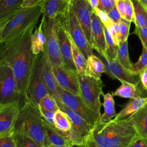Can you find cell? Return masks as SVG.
I'll return each instance as SVG.
<instances>
[{
  "label": "cell",
  "instance_id": "6da1fadb",
  "mask_svg": "<svg viewBox=\"0 0 147 147\" xmlns=\"http://www.w3.org/2000/svg\"><path fill=\"white\" fill-rule=\"evenodd\" d=\"M37 24H32L18 36L1 44L0 46V64L8 65L12 68L23 103L37 57L33 52L31 44Z\"/></svg>",
  "mask_w": 147,
  "mask_h": 147
},
{
  "label": "cell",
  "instance_id": "7a4b0ae2",
  "mask_svg": "<svg viewBox=\"0 0 147 147\" xmlns=\"http://www.w3.org/2000/svg\"><path fill=\"white\" fill-rule=\"evenodd\" d=\"M138 136L129 117L107 123L99 121L93 126L88 139L100 147H129Z\"/></svg>",
  "mask_w": 147,
  "mask_h": 147
},
{
  "label": "cell",
  "instance_id": "3957f363",
  "mask_svg": "<svg viewBox=\"0 0 147 147\" xmlns=\"http://www.w3.org/2000/svg\"><path fill=\"white\" fill-rule=\"evenodd\" d=\"M14 132L26 135L42 147L49 145L44 118L39 106L25 98L21 106L20 114L16 122Z\"/></svg>",
  "mask_w": 147,
  "mask_h": 147
},
{
  "label": "cell",
  "instance_id": "277c9868",
  "mask_svg": "<svg viewBox=\"0 0 147 147\" xmlns=\"http://www.w3.org/2000/svg\"><path fill=\"white\" fill-rule=\"evenodd\" d=\"M41 14V2L33 6L22 7L6 22L0 25V44L14 39L32 24L37 23Z\"/></svg>",
  "mask_w": 147,
  "mask_h": 147
},
{
  "label": "cell",
  "instance_id": "5b68a950",
  "mask_svg": "<svg viewBox=\"0 0 147 147\" xmlns=\"http://www.w3.org/2000/svg\"><path fill=\"white\" fill-rule=\"evenodd\" d=\"M80 96L86 106L100 117V97L105 84L101 79H96L88 75L78 74Z\"/></svg>",
  "mask_w": 147,
  "mask_h": 147
},
{
  "label": "cell",
  "instance_id": "8992f818",
  "mask_svg": "<svg viewBox=\"0 0 147 147\" xmlns=\"http://www.w3.org/2000/svg\"><path fill=\"white\" fill-rule=\"evenodd\" d=\"M60 18L65 30L68 32L74 41L79 48L86 59L93 54V49L89 43L84 32L71 6L67 13Z\"/></svg>",
  "mask_w": 147,
  "mask_h": 147
},
{
  "label": "cell",
  "instance_id": "52a82bcc",
  "mask_svg": "<svg viewBox=\"0 0 147 147\" xmlns=\"http://www.w3.org/2000/svg\"><path fill=\"white\" fill-rule=\"evenodd\" d=\"M45 37V51L52 66L64 65L57 33V20L43 17L41 19Z\"/></svg>",
  "mask_w": 147,
  "mask_h": 147
},
{
  "label": "cell",
  "instance_id": "ba28073f",
  "mask_svg": "<svg viewBox=\"0 0 147 147\" xmlns=\"http://www.w3.org/2000/svg\"><path fill=\"white\" fill-rule=\"evenodd\" d=\"M14 102L23 104L16 78L9 65L0 64V104Z\"/></svg>",
  "mask_w": 147,
  "mask_h": 147
},
{
  "label": "cell",
  "instance_id": "9c48e42d",
  "mask_svg": "<svg viewBox=\"0 0 147 147\" xmlns=\"http://www.w3.org/2000/svg\"><path fill=\"white\" fill-rule=\"evenodd\" d=\"M57 93L56 102H61L73 110L90 125L94 126L100 120V117L86 106L80 96L75 95L60 87H59Z\"/></svg>",
  "mask_w": 147,
  "mask_h": 147
},
{
  "label": "cell",
  "instance_id": "30bf717a",
  "mask_svg": "<svg viewBox=\"0 0 147 147\" xmlns=\"http://www.w3.org/2000/svg\"><path fill=\"white\" fill-rule=\"evenodd\" d=\"M42 67V52L37 55L25 98V99L28 98L38 106H39L40 102L42 98L49 94L44 82Z\"/></svg>",
  "mask_w": 147,
  "mask_h": 147
},
{
  "label": "cell",
  "instance_id": "8fae6325",
  "mask_svg": "<svg viewBox=\"0 0 147 147\" xmlns=\"http://www.w3.org/2000/svg\"><path fill=\"white\" fill-rule=\"evenodd\" d=\"M98 57L104 63L106 67L105 74L112 79L125 81L136 86L140 84L139 75L133 74L123 67L117 59H107L98 53Z\"/></svg>",
  "mask_w": 147,
  "mask_h": 147
},
{
  "label": "cell",
  "instance_id": "7c38bea8",
  "mask_svg": "<svg viewBox=\"0 0 147 147\" xmlns=\"http://www.w3.org/2000/svg\"><path fill=\"white\" fill-rule=\"evenodd\" d=\"M20 109V102L0 104V137L14 133Z\"/></svg>",
  "mask_w": 147,
  "mask_h": 147
},
{
  "label": "cell",
  "instance_id": "4fadbf2b",
  "mask_svg": "<svg viewBox=\"0 0 147 147\" xmlns=\"http://www.w3.org/2000/svg\"><path fill=\"white\" fill-rule=\"evenodd\" d=\"M52 67L59 86L75 95L80 96L78 72L64 65Z\"/></svg>",
  "mask_w": 147,
  "mask_h": 147
},
{
  "label": "cell",
  "instance_id": "5bb4252c",
  "mask_svg": "<svg viewBox=\"0 0 147 147\" xmlns=\"http://www.w3.org/2000/svg\"><path fill=\"white\" fill-rule=\"evenodd\" d=\"M71 6L91 45V21L94 13L92 7L86 0H71Z\"/></svg>",
  "mask_w": 147,
  "mask_h": 147
},
{
  "label": "cell",
  "instance_id": "9a60e30c",
  "mask_svg": "<svg viewBox=\"0 0 147 147\" xmlns=\"http://www.w3.org/2000/svg\"><path fill=\"white\" fill-rule=\"evenodd\" d=\"M56 20L57 37L64 65L74 71L78 72L73 60L71 41L67 36L63 22L60 18H56Z\"/></svg>",
  "mask_w": 147,
  "mask_h": 147
},
{
  "label": "cell",
  "instance_id": "2e32d148",
  "mask_svg": "<svg viewBox=\"0 0 147 147\" xmlns=\"http://www.w3.org/2000/svg\"><path fill=\"white\" fill-rule=\"evenodd\" d=\"M91 46L101 56L107 58V44L104 32L103 24L98 16L94 12L91 21Z\"/></svg>",
  "mask_w": 147,
  "mask_h": 147
},
{
  "label": "cell",
  "instance_id": "e0dca14e",
  "mask_svg": "<svg viewBox=\"0 0 147 147\" xmlns=\"http://www.w3.org/2000/svg\"><path fill=\"white\" fill-rule=\"evenodd\" d=\"M60 110L65 113L70 119L72 127L87 141L93 126L88 123L80 115L61 102H57Z\"/></svg>",
  "mask_w": 147,
  "mask_h": 147
},
{
  "label": "cell",
  "instance_id": "ac0fdd59",
  "mask_svg": "<svg viewBox=\"0 0 147 147\" xmlns=\"http://www.w3.org/2000/svg\"><path fill=\"white\" fill-rule=\"evenodd\" d=\"M71 0H42V16L56 18L65 14L69 8Z\"/></svg>",
  "mask_w": 147,
  "mask_h": 147
},
{
  "label": "cell",
  "instance_id": "d6986e66",
  "mask_svg": "<svg viewBox=\"0 0 147 147\" xmlns=\"http://www.w3.org/2000/svg\"><path fill=\"white\" fill-rule=\"evenodd\" d=\"M42 73L44 82L49 93L56 99L57 96V92L59 86L53 71L52 65L45 50L42 52Z\"/></svg>",
  "mask_w": 147,
  "mask_h": 147
},
{
  "label": "cell",
  "instance_id": "ffe728a7",
  "mask_svg": "<svg viewBox=\"0 0 147 147\" xmlns=\"http://www.w3.org/2000/svg\"><path fill=\"white\" fill-rule=\"evenodd\" d=\"M44 120L49 145L55 147H67L72 145L68 141V132L61 131L54 125H50L44 119Z\"/></svg>",
  "mask_w": 147,
  "mask_h": 147
},
{
  "label": "cell",
  "instance_id": "44dd1931",
  "mask_svg": "<svg viewBox=\"0 0 147 147\" xmlns=\"http://www.w3.org/2000/svg\"><path fill=\"white\" fill-rule=\"evenodd\" d=\"M24 0H0V25L22 8Z\"/></svg>",
  "mask_w": 147,
  "mask_h": 147
},
{
  "label": "cell",
  "instance_id": "7402d4cb",
  "mask_svg": "<svg viewBox=\"0 0 147 147\" xmlns=\"http://www.w3.org/2000/svg\"><path fill=\"white\" fill-rule=\"evenodd\" d=\"M129 117L133 122L138 135L147 141V103Z\"/></svg>",
  "mask_w": 147,
  "mask_h": 147
},
{
  "label": "cell",
  "instance_id": "603a6c76",
  "mask_svg": "<svg viewBox=\"0 0 147 147\" xmlns=\"http://www.w3.org/2000/svg\"><path fill=\"white\" fill-rule=\"evenodd\" d=\"M146 103L147 96H140L136 98L130 99L113 119H121L127 118Z\"/></svg>",
  "mask_w": 147,
  "mask_h": 147
},
{
  "label": "cell",
  "instance_id": "cb8c5ba5",
  "mask_svg": "<svg viewBox=\"0 0 147 147\" xmlns=\"http://www.w3.org/2000/svg\"><path fill=\"white\" fill-rule=\"evenodd\" d=\"M121 86L114 92H112L113 96H119L123 98L134 99L138 96H143L142 90L140 88V84L136 86L135 84L121 81Z\"/></svg>",
  "mask_w": 147,
  "mask_h": 147
},
{
  "label": "cell",
  "instance_id": "d4e9b609",
  "mask_svg": "<svg viewBox=\"0 0 147 147\" xmlns=\"http://www.w3.org/2000/svg\"><path fill=\"white\" fill-rule=\"evenodd\" d=\"M106 72V67L101 59L94 54L87 59L86 75L96 79H101L102 74Z\"/></svg>",
  "mask_w": 147,
  "mask_h": 147
},
{
  "label": "cell",
  "instance_id": "484cf974",
  "mask_svg": "<svg viewBox=\"0 0 147 147\" xmlns=\"http://www.w3.org/2000/svg\"><path fill=\"white\" fill-rule=\"evenodd\" d=\"M103 97V103L102 105L104 108V112L101 114L100 121L103 123H107L115 118L117 114L115 109V102L114 96L112 93L108 92L102 94Z\"/></svg>",
  "mask_w": 147,
  "mask_h": 147
},
{
  "label": "cell",
  "instance_id": "4316f807",
  "mask_svg": "<svg viewBox=\"0 0 147 147\" xmlns=\"http://www.w3.org/2000/svg\"><path fill=\"white\" fill-rule=\"evenodd\" d=\"M67 36L71 41L72 52V57L75 65L77 71L79 74L83 75L86 74V69H87V59L85 58L79 48L76 45L72 37L70 36L68 32L66 30Z\"/></svg>",
  "mask_w": 147,
  "mask_h": 147
},
{
  "label": "cell",
  "instance_id": "83f0119b",
  "mask_svg": "<svg viewBox=\"0 0 147 147\" xmlns=\"http://www.w3.org/2000/svg\"><path fill=\"white\" fill-rule=\"evenodd\" d=\"M32 48L34 55H37L45 50V37L42 29V24L41 21L37 28H35L31 38Z\"/></svg>",
  "mask_w": 147,
  "mask_h": 147
},
{
  "label": "cell",
  "instance_id": "f1b7e54d",
  "mask_svg": "<svg viewBox=\"0 0 147 147\" xmlns=\"http://www.w3.org/2000/svg\"><path fill=\"white\" fill-rule=\"evenodd\" d=\"M134 11V24L139 27H147V9L139 0H131Z\"/></svg>",
  "mask_w": 147,
  "mask_h": 147
},
{
  "label": "cell",
  "instance_id": "f546056e",
  "mask_svg": "<svg viewBox=\"0 0 147 147\" xmlns=\"http://www.w3.org/2000/svg\"><path fill=\"white\" fill-rule=\"evenodd\" d=\"M54 125L58 130L63 132H68L72 126L67 114L60 109L55 113Z\"/></svg>",
  "mask_w": 147,
  "mask_h": 147
},
{
  "label": "cell",
  "instance_id": "4dcf8cb0",
  "mask_svg": "<svg viewBox=\"0 0 147 147\" xmlns=\"http://www.w3.org/2000/svg\"><path fill=\"white\" fill-rule=\"evenodd\" d=\"M93 10H94V12L98 16L101 22H102V24L104 25V26L106 27V28L108 30V31L110 33L114 42L118 45L119 44L117 39L114 24L113 23V22L109 16L108 14L99 9L98 7L93 9Z\"/></svg>",
  "mask_w": 147,
  "mask_h": 147
},
{
  "label": "cell",
  "instance_id": "1f68e13d",
  "mask_svg": "<svg viewBox=\"0 0 147 147\" xmlns=\"http://www.w3.org/2000/svg\"><path fill=\"white\" fill-rule=\"evenodd\" d=\"M117 60L123 67L131 71L133 64L131 63L129 56L127 41L119 44Z\"/></svg>",
  "mask_w": 147,
  "mask_h": 147
},
{
  "label": "cell",
  "instance_id": "d6a6232c",
  "mask_svg": "<svg viewBox=\"0 0 147 147\" xmlns=\"http://www.w3.org/2000/svg\"><path fill=\"white\" fill-rule=\"evenodd\" d=\"M130 23V22L122 19L118 24H114L118 44L127 41L129 33Z\"/></svg>",
  "mask_w": 147,
  "mask_h": 147
},
{
  "label": "cell",
  "instance_id": "836d02e7",
  "mask_svg": "<svg viewBox=\"0 0 147 147\" xmlns=\"http://www.w3.org/2000/svg\"><path fill=\"white\" fill-rule=\"evenodd\" d=\"M106 41L107 44V59H117L118 45L114 42L110 33L103 25Z\"/></svg>",
  "mask_w": 147,
  "mask_h": 147
},
{
  "label": "cell",
  "instance_id": "e575fe53",
  "mask_svg": "<svg viewBox=\"0 0 147 147\" xmlns=\"http://www.w3.org/2000/svg\"><path fill=\"white\" fill-rule=\"evenodd\" d=\"M147 68V48L142 47V53L138 61L132 64L131 72L136 75H140L145 69Z\"/></svg>",
  "mask_w": 147,
  "mask_h": 147
},
{
  "label": "cell",
  "instance_id": "d590c367",
  "mask_svg": "<svg viewBox=\"0 0 147 147\" xmlns=\"http://www.w3.org/2000/svg\"><path fill=\"white\" fill-rule=\"evenodd\" d=\"M17 147H42L30 137L22 133L14 132Z\"/></svg>",
  "mask_w": 147,
  "mask_h": 147
},
{
  "label": "cell",
  "instance_id": "8d00e7d4",
  "mask_svg": "<svg viewBox=\"0 0 147 147\" xmlns=\"http://www.w3.org/2000/svg\"><path fill=\"white\" fill-rule=\"evenodd\" d=\"M39 106L53 112H55L59 109L56 100L50 94H47L42 98L40 102Z\"/></svg>",
  "mask_w": 147,
  "mask_h": 147
},
{
  "label": "cell",
  "instance_id": "74e56055",
  "mask_svg": "<svg viewBox=\"0 0 147 147\" xmlns=\"http://www.w3.org/2000/svg\"><path fill=\"white\" fill-rule=\"evenodd\" d=\"M0 147H17L14 133L1 136Z\"/></svg>",
  "mask_w": 147,
  "mask_h": 147
},
{
  "label": "cell",
  "instance_id": "f35d334b",
  "mask_svg": "<svg viewBox=\"0 0 147 147\" xmlns=\"http://www.w3.org/2000/svg\"><path fill=\"white\" fill-rule=\"evenodd\" d=\"M125 20L131 22L135 21L134 11L133 3L131 0H125Z\"/></svg>",
  "mask_w": 147,
  "mask_h": 147
},
{
  "label": "cell",
  "instance_id": "ab89813d",
  "mask_svg": "<svg viewBox=\"0 0 147 147\" xmlns=\"http://www.w3.org/2000/svg\"><path fill=\"white\" fill-rule=\"evenodd\" d=\"M133 33L137 35L139 37L142 44V46L147 48V27L141 28L136 26Z\"/></svg>",
  "mask_w": 147,
  "mask_h": 147
},
{
  "label": "cell",
  "instance_id": "60d3db41",
  "mask_svg": "<svg viewBox=\"0 0 147 147\" xmlns=\"http://www.w3.org/2000/svg\"><path fill=\"white\" fill-rule=\"evenodd\" d=\"M115 6V0H99L98 8L108 13Z\"/></svg>",
  "mask_w": 147,
  "mask_h": 147
},
{
  "label": "cell",
  "instance_id": "b9f144b4",
  "mask_svg": "<svg viewBox=\"0 0 147 147\" xmlns=\"http://www.w3.org/2000/svg\"><path fill=\"white\" fill-rule=\"evenodd\" d=\"M40 110L42 116L43 117L44 119L50 125H54V115L55 113L53 111L47 110L41 106H39Z\"/></svg>",
  "mask_w": 147,
  "mask_h": 147
},
{
  "label": "cell",
  "instance_id": "7bdbcfd3",
  "mask_svg": "<svg viewBox=\"0 0 147 147\" xmlns=\"http://www.w3.org/2000/svg\"><path fill=\"white\" fill-rule=\"evenodd\" d=\"M107 14L114 24H118L123 19L115 6Z\"/></svg>",
  "mask_w": 147,
  "mask_h": 147
},
{
  "label": "cell",
  "instance_id": "ee69618b",
  "mask_svg": "<svg viewBox=\"0 0 147 147\" xmlns=\"http://www.w3.org/2000/svg\"><path fill=\"white\" fill-rule=\"evenodd\" d=\"M115 6L121 16L125 20V0H115Z\"/></svg>",
  "mask_w": 147,
  "mask_h": 147
},
{
  "label": "cell",
  "instance_id": "f6af8a7d",
  "mask_svg": "<svg viewBox=\"0 0 147 147\" xmlns=\"http://www.w3.org/2000/svg\"><path fill=\"white\" fill-rule=\"evenodd\" d=\"M129 147H147V141L138 136Z\"/></svg>",
  "mask_w": 147,
  "mask_h": 147
},
{
  "label": "cell",
  "instance_id": "bcb514c9",
  "mask_svg": "<svg viewBox=\"0 0 147 147\" xmlns=\"http://www.w3.org/2000/svg\"><path fill=\"white\" fill-rule=\"evenodd\" d=\"M140 84L145 91H147V68L141 72L140 75Z\"/></svg>",
  "mask_w": 147,
  "mask_h": 147
},
{
  "label": "cell",
  "instance_id": "7dc6e473",
  "mask_svg": "<svg viewBox=\"0 0 147 147\" xmlns=\"http://www.w3.org/2000/svg\"><path fill=\"white\" fill-rule=\"evenodd\" d=\"M42 1V0H24L22 4V7L34 6L41 2Z\"/></svg>",
  "mask_w": 147,
  "mask_h": 147
},
{
  "label": "cell",
  "instance_id": "c3c4849f",
  "mask_svg": "<svg viewBox=\"0 0 147 147\" xmlns=\"http://www.w3.org/2000/svg\"><path fill=\"white\" fill-rule=\"evenodd\" d=\"M84 147H100L90 139H88Z\"/></svg>",
  "mask_w": 147,
  "mask_h": 147
},
{
  "label": "cell",
  "instance_id": "681fc988",
  "mask_svg": "<svg viewBox=\"0 0 147 147\" xmlns=\"http://www.w3.org/2000/svg\"><path fill=\"white\" fill-rule=\"evenodd\" d=\"M86 1L90 3V5H91L93 9L98 7V5L99 2V0H86Z\"/></svg>",
  "mask_w": 147,
  "mask_h": 147
},
{
  "label": "cell",
  "instance_id": "f907efd6",
  "mask_svg": "<svg viewBox=\"0 0 147 147\" xmlns=\"http://www.w3.org/2000/svg\"><path fill=\"white\" fill-rule=\"evenodd\" d=\"M139 1L144 5V6L147 9V0H139Z\"/></svg>",
  "mask_w": 147,
  "mask_h": 147
},
{
  "label": "cell",
  "instance_id": "816d5d0a",
  "mask_svg": "<svg viewBox=\"0 0 147 147\" xmlns=\"http://www.w3.org/2000/svg\"><path fill=\"white\" fill-rule=\"evenodd\" d=\"M46 147H55V146H52V145H48V146H46Z\"/></svg>",
  "mask_w": 147,
  "mask_h": 147
},
{
  "label": "cell",
  "instance_id": "f5cc1de1",
  "mask_svg": "<svg viewBox=\"0 0 147 147\" xmlns=\"http://www.w3.org/2000/svg\"><path fill=\"white\" fill-rule=\"evenodd\" d=\"M67 147H74V146L73 145H69V146H68Z\"/></svg>",
  "mask_w": 147,
  "mask_h": 147
},
{
  "label": "cell",
  "instance_id": "db71d44e",
  "mask_svg": "<svg viewBox=\"0 0 147 147\" xmlns=\"http://www.w3.org/2000/svg\"></svg>",
  "mask_w": 147,
  "mask_h": 147
}]
</instances>
